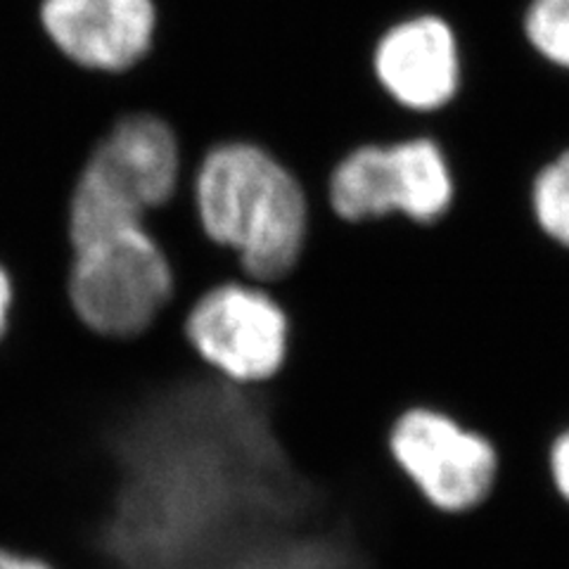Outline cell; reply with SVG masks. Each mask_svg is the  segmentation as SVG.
Masks as SVG:
<instances>
[{
    "instance_id": "cell-1",
    "label": "cell",
    "mask_w": 569,
    "mask_h": 569,
    "mask_svg": "<svg viewBox=\"0 0 569 569\" xmlns=\"http://www.w3.org/2000/svg\"><path fill=\"white\" fill-rule=\"evenodd\" d=\"M204 236L230 249L261 288L290 276L309 236V200L299 178L252 142L211 148L192 176Z\"/></svg>"
},
{
    "instance_id": "cell-2",
    "label": "cell",
    "mask_w": 569,
    "mask_h": 569,
    "mask_svg": "<svg viewBox=\"0 0 569 569\" xmlns=\"http://www.w3.org/2000/svg\"><path fill=\"white\" fill-rule=\"evenodd\" d=\"M181 169V148L162 117H121L98 140L77 178L69 202L71 244L146 228L150 213L173 198Z\"/></svg>"
},
{
    "instance_id": "cell-3",
    "label": "cell",
    "mask_w": 569,
    "mask_h": 569,
    "mask_svg": "<svg viewBox=\"0 0 569 569\" xmlns=\"http://www.w3.org/2000/svg\"><path fill=\"white\" fill-rule=\"evenodd\" d=\"M67 290L88 330L131 340L169 307L173 273L157 240L146 228H133L74 247Z\"/></svg>"
},
{
    "instance_id": "cell-4",
    "label": "cell",
    "mask_w": 569,
    "mask_h": 569,
    "mask_svg": "<svg viewBox=\"0 0 569 569\" xmlns=\"http://www.w3.org/2000/svg\"><path fill=\"white\" fill-rule=\"evenodd\" d=\"M453 202V173L432 138L368 142L340 159L328 178V204L349 223L403 217L435 223Z\"/></svg>"
},
{
    "instance_id": "cell-5",
    "label": "cell",
    "mask_w": 569,
    "mask_h": 569,
    "mask_svg": "<svg viewBox=\"0 0 569 569\" xmlns=\"http://www.w3.org/2000/svg\"><path fill=\"white\" fill-rule=\"evenodd\" d=\"M186 337L217 376L236 385H261L288 359L290 320L261 284L228 280L194 299Z\"/></svg>"
},
{
    "instance_id": "cell-6",
    "label": "cell",
    "mask_w": 569,
    "mask_h": 569,
    "mask_svg": "<svg viewBox=\"0 0 569 569\" xmlns=\"http://www.w3.org/2000/svg\"><path fill=\"white\" fill-rule=\"evenodd\" d=\"M389 453L422 501L443 515L479 508L496 485L493 443L435 408L403 411L389 432Z\"/></svg>"
},
{
    "instance_id": "cell-7",
    "label": "cell",
    "mask_w": 569,
    "mask_h": 569,
    "mask_svg": "<svg viewBox=\"0 0 569 569\" xmlns=\"http://www.w3.org/2000/svg\"><path fill=\"white\" fill-rule=\"evenodd\" d=\"M39 27L60 56L93 74H127L159 29L157 0H39Z\"/></svg>"
},
{
    "instance_id": "cell-8",
    "label": "cell",
    "mask_w": 569,
    "mask_h": 569,
    "mask_svg": "<svg viewBox=\"0 0 569 569\" xmlns=\"http://www.w3.org/2000/svg\"><path fill=\"white\" fill-rule=\"evenodd\" d=\"M370 69L382 93L401 110L432 114L460 91V43L439 14H411L391 22L372 46Z\"/></svg>"
},
{
    "instance_id": "cell-9",
    "label": "cell",
    "mask_w": 569,
    "mask_h": 569,
    "mask_svg": "<svg viewBox=\"0 0 569 569\" xmlns=\"http://www.w3.org/2000/svg\"><path fill=\"white\" fill-rule=\"evenodd\" d=\"M529 200L541 233L569 249V150L550 159L533 176Z\"/></svg>"
},
{
    "instance_id": "cell-10",
    "label": "cell",
    "mask_w": 569,
    "mask_h": 569,
    "mask_svg": "<svg viewBox=\"0 0 569 569\" xmlns=\"http://www.w3.org/2000/svg\"><path fill=\"white\" fill-rule=\"evenodd\" d=\"M522 36L543 62L569 74V0H531Z\"/></svg>"
},
{
    "instance_id": "cell-11",
    "label": "cell",
    "mask_w": 569,
    "mask_h": 569,
    "mask_svg": "<svg viewBox=\"0 0 569 569\" xmlns=\"http://www.w3.org/2000/svg\"><path fill=\"white\" fill-rule=\"evenodd\" d=\"M548 472L560 501L569 506V430L560 432L548 449Z\"/></svg>"
},
{
    "instance_id": "cell-12",
    "label": "cell",
    "mask_w": 569,
    "mask_h": 569,
    "mask_svg": "<svg viewBox=\"0 0 569 569\" xmlns=\"http://www.w3.org/2000/svg\"><path fill=\"white\" fill-rule=\"evenodd\" d=\"M0 569H56L48 560L20 553V550L0 548Z\"/></svg>"
},
{
    "instance_id": "cell-13",
    "label": "cell",
    "mask_w": 569,
    "mask_h": 569,
    "mask_svg": "<svg viewBox=\"0 0 569 569\" xmlns=\"http://www.w3.org/2000/svg\"><path fill=\"white\" fill-rule=\"evenodd\" d=\"M12 299H14V290H12V278L6 271V266H0V340L8 330V320H10V311H12Z\"/></svg>"
}]
</instances>
